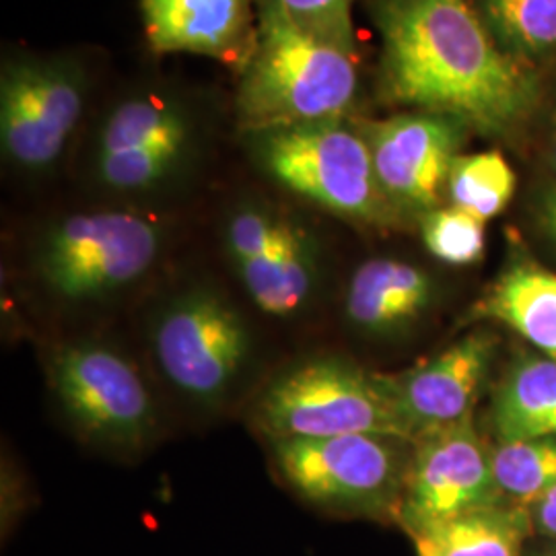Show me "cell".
I'll return each mask as SVG.
<instances>
[{
    "mask_svg": "<svg viewBox=\"0 0 556 556\" xmlns=\"http://www.w3.org/2000/svg\"><path fill=\"white\" fill-rule=\"evenodd\" d=\"M495 349V337L472 332L415 369L383 376L413 438L472 417Z\"/></svg>",
    "mask_w": 556,
    "mask_h": 556,
    "instance_id": "cell-13",
    "label": "cell"
},
{
    "mask_svg": "<svg viewBox=\"0 0 556 556\" xmlns=\"http://www.w3.org/2000/svg\"><path fill=\"white\" fill-rule=\"evenodd\" d=\"M318 266L316 239L307 229L287 219L266 254L233 268L260 312L273 318H293L314 295Z\"/></svg>",
    "mask_w": 556,
    "mask_h": 556,
    "instance_id": "cell-16",
    "label": "cell"
},
{
    "mask_svg": "<svg viewBox=\"0 0 556 556\" xmlns=\"http://www.w3.org/2000/svg\"><path fill=\"white\" fill-rule=\"evenodd\" d=\"M477 316L505 324L544 357L556 361V275L516 264L478 301Z\"/></svg>",
    "mask_w": 556,
    "mask_h": 556,
    "instance_id": "cell-17",
    "label": "cell"
},
{
    "mask_svg": "<svg viewBox=\"0 0 556 556\" xmlns=\"http://www.w3.org/2000/svg\"><path fill=\"white\" fill-rule=\"evenodd\" d=\"M161 374L184 396L213 404L236 383L250 355L248 326L227 299L194 289L174 299L153 326Z\"/></svg>",
    "mask_w": 556,
    "mask_h": 556,
    "instance_id": "cell-7",
    "label": "cell"
},
{
    "mask_svg": "<svg viewBox=\"0 0 556 556\" xmlns=\"http://www.w3.org/2000/svg\"><path fill=\"white\" fill-rule=\"evenodd\" d=\"M161 243L160 225L139 213H79L43 236L36 266L56 298L87 303L144 277L160 256Z\"/></svg>",
    "mask_w": 556,
    "mask_h": 556,
    "instance_id": "cell-5",
    "label": "cell"
},
{
    "mask_svg": "<svg viewBox=\"0 0 556 556\" xmlns=\"http://www.w3.org/2000/svg\"><path fill=\"white\" fill-rule=\"evenodd\" d=\"M374 17L386 100L486 135H505L534 112V73L498 46L468 0H374Z\"/></svg>",
    "mask_w": 556,
    "mask_h": 556,
    "instance_id": "cell-1",
    "label": "cell"
},
{
    "mask_svg": "<svg viewBox=\"0 0 556 556\" xmlns=\"http://www.w3.org/2000/svg\"><path fill=\"white\" fill-rule=\"evenodd\" d=\"M493 429L498 441L556 438V361H519L493 404Z\"/></svg>",
    "mask_w": 556,
    "mask_h": 556,
    "instance_id": "cell-19",
    "label": "cell"
},
{
    "mask_svg": "<svg viewBox=\"0 0 556 556\" xmlns=\"http://www.w3.org/2000/svg\"><path fill=\"white\" fill-rule=\"evenodd\" d=\"M256 17V43L239 79V130L250 137L349 119L358 96L357 50L303 31L273 0H258Z\"/></svg>",
    "mask_w": 556,
    "mask_h": 556,
    "instance_id": "cell-2",
    "label": "cell"
},
{
    "mask_svg": "<svg viewBox=\"0 0 556 556\" xmlns=\"http://www.w3.org/2000/svg\"><path fill=\"white\" fill-rule=\"evenodd\" d=\"M532 523L546 536L556 538V486L530 503Z\"/></svg>",
    "mask_w": 556,
    "mask_h": 556,
    "instance_id": "cell-25",
    "label": "cell"
},
{
    "mask_svg": "<svg viewBox=\"0 0 556 556\" xmlns=\"http://www.w3.org/2000/svg\"><path fill=\"white\" fill-rule=\"evenodd\" d=\"M248 142L260 169L337 217L376 227L400 217L379 186L369 144L355 122L264 130Z\"/></svg>",
    "mask_w": 556,
    "mask_h": 556,
    "instance_id": "cell-3",
    "label": "cell"
},
{
    "mask_svg": "<svg viewBox=\"0 0 556 556\" xmlns=\"http://www.w3.org/2000/svg\"><path fill=\"white\" fill-rule=\"evenodd\" d=\"M260 429L270 439L386 435L413 443L386 379L338 357L305 361L260 396Z\"/></svg>",
    "mask_w": 556,
    "mask_h": 556,
    "instance_id": "cell-4",
    "label": "cell"
},
{
    "mask_svg": "<svg viewBox=\"0 0 556 556\" xmlns=\"http://www.w3.org/2000/svg\"><path fill=\"white\" fill-rule=\"evenodd\" d=\"M396 517L408 534L439 521L497 505L491 450L472 417L427 431L413 443Z\"/></svg>",
    "mask_w": 556,
    "mask_h": 556,
    "instance_id": "cell-10",
    "label": "cell"
},
{
    "mask_svg": "<svg viewBox=\"0 0 556 556\" xmlns=\"http://www.w3.org/2000/svg\"><path fill=\"white\" fill-rule=\"evenodd\" d=\"M54 396L87 438L137 450L155 429L153 396L135 363L101 342H71L50 361Z\"/></svg>",
    "mask_w": 556,
    "mask_h": 556,
    "instance_id": "cell-8",
    "label": "cell"
},
{
    "mask_svg": "<svg viewBox=\"0 0 556 556\" xmlns=\"http://www.w3.org/2000/svg\"><path fill=\"white\" fill-rule=\"evenodd\" d=\"M482 20L498 46L519 62L556 54V0H482Z\"/></svg>",
    "mask_w": 556,
    "mask_h": 556,
    "instance_id": "cell-20",
    "label": "cell"
},
{
    "mask_svg": "<svg viewBox=\"0 0 556 556\" xmlns=\"http://www.w3.org/2000/svg\"><path fill=\"white\" fill-rule=\"evenodd\" d=\"M303 31L319 40L357 48L353 27V0H273Z\"/></svg>",
    "mask_w": 556,
    "mask_h": 556,
    "instance_id": "cell-24",
    "label": "cell"
},
{
    "mask_svg": "<svg viewBox=\"0 0 556 556\" xmlns=\"http://www.w3.org/2000/svg\"><path fill=\"white\" fill-rule=\"evenodd\" d=\"M491 459L501 495L530 505L556 486V438L503 441Z\"/></svg>",
    "mask_w": 556,
    "mask_h": 556,
    "instance_id": "cell-22",
    "label": "cell"
},
{
    "mask_svg": "<svg viewBox=\"0 0 556 556\" xmlns=\"http://www.w3.org/2000/svg\"><path fill=\"white\" fill-rule=\"evenodd\" d=\"M147 40L155 52H186L243 64L256 43L254 0H140Z\"/></svg>",
    "mask_w": 556,
    "mask_h": 556,
    "instance_id": "cell-14",
    "label": "cell"
},
{
    "mask_svg": "<svg viewBox=\"0 0 556 556\" xmlns=\"http://www.w3.org/2000/svg\"><path fill=\"white\" fill-rule=\"evenodd\" d=\"M420 233L431 256L450 266L477 264L484 254V220L457 206L422 215Z\"/></svg>",
    "mask_w": 556,
    "mask_h": 556,
    "instance_id": "cell-23",
    "label": "cell"
},
{
    "mask_svg": "<svg viewBox=\"0 0 556 556\" xmlns=\"http://www.w3.org/2000/svg\"><path fill=\"white\" fill-rule=\"evenodd\" d=\"M540 220H542V227L546 229V233L555 236L556 233V188H551L542 204H540Z\"/></svg>",
    "mask_w": 556,
    "mask_h": 556,
    "instance_id": "cell-26",
    "label": "cell"
},
{
    "mask_svg": "<svg viewBox=\"0 0 556 556\" xmlns=\"http://www.w3.org/2000/svg\"><path fill=\"white\" fill-rule=\"evenodd\" d=\"M379 186L397 213L427 215L438 208L468 126L435 112H413L363 122Z\"/></svg>",
    "mask_w": 556,
    "mask_h": 556,
    "instance_id": "cell-11",
    "label": "cell"
},
{
    "mask_svg": "<svg viewBox=\"0 0 556 556\" xmlns=\"http://www.w3.org/2000/svg\"><path fill=\"white\" fill-rule=\"evenodd\" d=\"M85 71L77 60L21 59L0 75V144L25 172H46L64 153L85 101Z\"/></svg>",
    "mask_w": 556,
    "mask_h": 556,
    "instance_id": "cell-9",
    "label": "cell"
},
{
    "mask_svg": "<svg viewBox=\"0 0 556 556\" xmlns=\"http://www.w3.org/2000/svg\"><path fill=\"white\" fill-rule=\"evenodd\" d=\"M433 301V280L410 262H363L344 295L346 319L369 337H390L410 328Z\"/></svg>",
    "mask_w": 556,
    "mask_h": 556,
    "instance_id": "cell-15",
    "label": "cell"
},
{
    "mask_svg": "<svg viewBox=\"0 0 556 556\" xmlns=\"http://www.w3.org/2000/svg\"><path fill=\"white\" fill-rule=\"evenodd\" d=\"M516 174L498 151L457 155L450 178L447 194L457 206L480 220L501 215L516 192Z\"/></svg>",
    "mask_w": 556,
    "mask_h": 556,
    "instance_id": "cell-21",
    "label": "cell"
},
{
    "mask_svg": "<svg viewBox=\"0 0 556 556\" xmlns=\"http://www.w3.org/2000/svg\"><path fill=\"white\" fill-rule=\"evenodd\" d=\"M190 137V119L176 101L160 93L119 101L101 126L98 179L118 192L157 188L186 160Z\"/></svg>",
    "mask_w": 556,
    "mask_h": 556,
    "instance_id": "cell-12",
    "label": "cell"
},
{
    "mask_svg": "<svg viewBox=\"0 0 556 556\" xmlns=\"http://www.w3.org/2000/svg\"><path fill=\"white\" fill-rule=\"evenodd\" d=\"M530 519L501 503L413 532L418 556H519Z\"/></svg>",
    "mask_w": 556,
    "mask_h": 556,
    "instance_id": "cell-18",
    "label": "cell"
},
{
    "mask_svg": "<svg viewBox=\"0 0 556 556\" xmlns=\"http://www.w3.org/2000/svg\"><path fill=\"white\" fill-rule=\"evenodd\" d=\"M553 238H555V241H556V233H555V236H553Z\"/></svg>",
    "mask_w": 556,
    "mask_h": 556,
    "instance_id": "cell-28",
    "label": "cell"
},
{
    "mask_svg": "<svg viewBox=\"0 0 556 556\" xmlns=\"http://www.w3.org/2000/svg\"><path fill=\"white\" fill-rule=\"evenodd\" d=\"M553 151H555V160H556V114H555V118H553Z\"/></svg>",
    "mask_w": 556,
    "mask_h": 556,
    "instance_id": "cell-27",
    "label": "cell"
},
{
    "mask_svg": "<svg viewBox=\"0 0 556 556\" xmlns=\"http://www.w3.org/2000/svg\"><path fill=\"white\" fill-rule=\"evenodd\" d=\"M404 439L357 433L319 439H273L280 477L299 497L334 511L396 516L408 462Z\"/></svg>",
    "mask_w": 556,
    "mask_h": 556,
    "instance_id": "cell-6",
    "label": "cell"
}]
</instances>
